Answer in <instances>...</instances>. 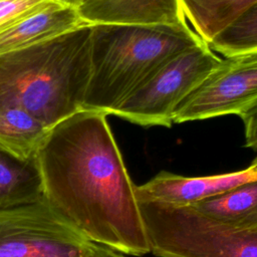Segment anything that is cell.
<instances>
[{
	"label": "cell",
	"instance_id": "5",
	"mask_svg": "<svg viewBox=\"0 0 257 257\" xmlns=\"http://www.w3.org/2000/svg\"><path fill=\"white\" fill-rule=\"evenodd\" d=\"M221 61L205 42L178 54L131 95L114 115L142 126L171 127L178 105Z\"/></svg>",
	"mask_w": 257,
	"mask_h": 257
},
{
	"label": "cell",
	"instance_id": "2",
	"mask_svg": "<svg viewBox=\"0 0 257 257\" xmlns=\"http://www.w3.org/2000/svg\"><path fill=\"white\" fill-rule=\"evenodd\" d=\"M91 25L0 55V109H24L52 127L82 109L90 75Z\"/></svg>",
	"mask_w": 257,
	"mask_h": 257
},
{
	"label": "cell",
	"instance_id": "16",
	"mask_svg": "<svg viewBox=\"0 0 257 257\" xmlns=\"http://www.w3.org/2000/svg\"><path fill=\"white\" fill-rule=\"evenodd\" d=\"M90 247L92 251V257H126V255L93 242H90Z\"/></svg>",
	"mask_w": 257,
	"mask_h": 257
},
{
	"label": "cell",
	"instance_id": "9",
	"mask_svg": "<svg viewBox=\"0 0 257 257\" xmlns=\"http://www.w3.org/2000/svg\"><path fill=\"white\" fill-rule=\"evenodd\" d=\"M77 10L89 25H187L181 0H81Z\"/></svg>",
	"mask_w": 257,
	"mask_h": 257
},
{
	"label": "cell",
	"instance_id": "15",
	"mask_svg": "<svg viewBox=\"0 0 257 257\" xmlns=\"http://www.w3.org/2000/svg\"><path fill=\"white\" fill-rule=\"evenodd\" d=\"M244 123L245 146L257 151V102L239 115Z\"/></svg>",
	"mask_w": 257,
	"mask_h": 257
},
{
	"label": "cell",
	"instance_id": "13",
	"mask_svg": "<svg viewBox=\"0 0 257 257\" xmlns=\"http://www.w3.org/2000/svg\"><path fill=\"white\" fill-rule=\"evenodd\" d=\"M49 130L50 127L24 109H0V148L18 158L35 157Z\"/></svg>",
	"mask_w": 257,
	"mask_h": 257
},
{
	"label": "cell",
	"instance_id": "3",
	"mask_svg": "<svg viewBox=\"0 0 257 257\" xmlns=\"http://www.w3.org/2000/svg\"><path fill=\"white\" fill-rule=\"evenodd\" d=\"M202 43L189 24L91 25L90 75L82 109L114 114L166 63Z\"/></svg>",
	"mask_w": 257,
	"mask_h": 257
},
{
	"label": "cell",
	"instance_id": "14",
	"mask_svg": "<svg viewBox=\"0 0 257 257\" xmlns=\"http://www.w3.org/2000/svg\"><path fill=\"white\" fill-rule=\"evenodd\" d=\"M58 0H0V33Z\"/></svg>",
	"mask_w": 257,
	"mask_h": 257
},
{
	"label": "cell",
	"instance_id": "6",
	"mask_svg": "<svg viewBox=\"0 0 257 257\" xmlns=\"http://www.w3.org/2000/svg\"><path fill=\"white\" fill-rule=\"evenodd\" d=\"M0 257H92L90 241L42 200L0 210Z\"/></svg>",
	"mask_w": 257,
	"mask_h": 257
},
{
	"label": "cell",
	"instance_id": "8",
	"mask_svg": "<svg viewBox=\"0 0 257 257\" xmlns=\"http://www.w3.org/2000/svg\"><path fill=\"white\" fill-rule=\"evenodd\" d=\"M256 179L257 172L250 166L237 172L205 177H185L162 171L147 183L136 186L135 195L139 203L190 207Z\"/></svg>",
	"mask_w": 257,
	"mask_h": 257
},
{
	"label": "cell",
	"instance_id": "11",
	"mask_svg": "<svg viewBox=\"0 0 257 257\" xmlns=\"http://www.w3.org/2000/svg\"><path fill=\"white\" fill-rule=\"evenodd\" d=\"M43 198L36 156L21 159L0 148V210L36 203Z\"/></svg>",
	"mask_w": 257,
	"mask_h": 257
},
{
	"label": "cell",
	"instance_id": "19",
	"mask_svg": "<svg viewBox=\"0 0 257 257\" xmlns=\"http://www.w3.org/2000/svg\"><path fill=\"white\" fill-rule=\"evenodd\" d=\"M251 168H252V167H251ZM252 169H253L254 171H256V172H257V167H255V168H252Z\"/></svg>",
	"mask_w": 257,
	"mask_h": 257
},
{
	"label": "cell",
	"instance_id": "12",
	"mask_svg": "<svg viewBox=\"0 0 257 257\" xmlns=\"http://www.w3.org/2000/svg\"><path fill=\"white\" fill-rule=\"evenodd\" d=\"M190 208L225 225L257 230V179L196 203Z\"/></svg>",
	"mask_w": 257,
	"mask_h": 257
},
{
	"label": "cell",
	"instance_id": "7",
	"mask_svg": "<svg viewBox=\"0 0 257 257\" xmlns=\"http://www.w3.org/2000/svg\"><path fill=\"white\" fill-rule=\"evenodd\" d=\"M257 102V54L226 57L176 108L182 123L226 114L240 115Z\"/></svg>",
	"mask_w": 257,
	"mask_h": 257
},
{
	"label": "cell",
	"instance_id": "4",
	"mask_svg": "<svg viewBox=\"0 0 257 257\" xmlns=\"http://www.w3.org/2000/svg\"><path fill=\"white\" fill-rule=\"evenodd\" d=\"M157 257H257V230L210 219L190 207L140 203Z\"/></svg>",
	"mask_w": 257,
	"mask_h": 257
},
{
	"label": "cell",
	"instance_id": "10",
	"mask_svg": "<svg viewBox=\"0 0 257 257\" xmlns=\"http://www.w3.org/2000/svg\"><path fill=\"white\" fill-rule=\"evenodd\" d=\"M89 25L77 8L57 1L0 33V55L59 37Z\"/></svg>",
	"mask_w": 257,
	"mask_h": 257
},
{
	"label": "cell",
	"instance_id": "1",
	"mask_svg": "<svg viewBox=\"0 0 257 257\" xmlns=\"http://www.w3.org/2000/svg\"><path fill=\"white\" fill-rule=\"evenodd\" d=\"M106 115L80 109L50 127L36 153L43 197L88 241L143 256L151 248L136 185Z\"/></svg>",
	"mask_w": 257,
	"mask_h": 257
},
{
	"label": "cell",
	"instance_id": "18",
	"mask_svg": "<svg viewBox=\"0 0 257 257\" xmlns=\"http://www.w3.org/2000/svg\"><path fill=\"white\" fill-rule=\"evenodd\" d=\"M256 152H257V151H256ZM250 167H252V168H255V167H257V156H256V157H255V159L252 161V163H251Z\"/></svg>",
	"mask_w": 257,
	"mask_h": 257
},
{
	"label": "cell",
	"instance_id": "17",
	"mask_svg": "<svg viewBox=\"0 0 257 257\" xmlns=\"http://www.w3.org/2000/svg\"><path fill=\"white\" fill-rule=\"evenodd\" d=\"M59 2H61L64 5H68V6H73L75 8H77L81 2V0H58Z\"/></svg>",
	"mask_w": 257,
	"mask_h": 257
}]
</instances>
